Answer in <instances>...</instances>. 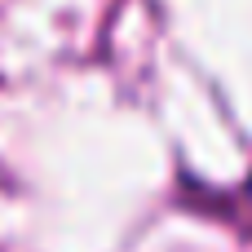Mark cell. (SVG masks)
Returning a JSON list of instances; mask_svg holds the SVG:
<instances>
[]
</instances>
